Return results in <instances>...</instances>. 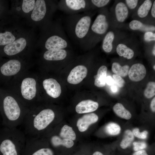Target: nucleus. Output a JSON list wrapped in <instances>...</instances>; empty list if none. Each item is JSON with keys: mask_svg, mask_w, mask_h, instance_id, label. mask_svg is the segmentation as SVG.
Segmentation results:
<instances>
[{"mask_svg": "<svg viewBox=\"0 0 155 155\" xmlns=\"http://www.w3.org/2000/svg\"><path fill=\"white\" fill-rule=\"evenodd\" d=\"M97 10L67 15L65 21L64 30L68 36L76 44L84 48L92 18Z\"/></svg>", "mask_w": 155, "mask_h": 155, "instance_id": "1", "label": "nucleus"}, {"mask_svg": "<svg viewBox=\"0 0 155 155\" xmlns=\"http://www.w3.org/2000/svg\"><path fill=\"white\" fill-rule=\"evenodd\" d=\"M55 117L54 111L50 108L40 110L35 108L28 111L23 123L26 135L30 137H39L41 132L53 122Z\"/></svg>", "mask_w": 155, "mask_h": 155, "instance_id": "2", "label": "nucleus"}, {"mask_svg": "<svg viewBox=\"0 0 155 155\" xmlns=\"http://www.w3.org/2000/svg\"><path fill=\"white\" fill-rule=\"evenodd\" d=\"M97 14L92 22L84 48L91 49L102 41L108 31L112 28L109 10L107 7L97 10Z\"/></svg>", "mask_w": 155, "mask_h": 155, "instance_id": "3", "label": "nucleus"}, {"mask_svg": "<svg viewBox=\"0 0 155 155\" xmlns=\"http://www.w3.org/2000/svg\"><path fill=\"white\" fill-rule=\"evenodd\" d=\"M27 137L17 127H4L0 131V152L2 155H18V150L25 148Z\"/></svg>", "mask_w": 155, "mask_h": 155, "instance_id": "4", "label": "nucleus"}, {"mask_svg": "<svg viewBox=\"0 0 155 155\" xmlns=\"http://www.w3.org/2000/svg\"><path fill=\"white\" fill-rule=\"evenodd\" d=\"M2 105V124L4 127H17L23 124L28 111L24 109L17 100L7 96L3 100Z\"/></svg>", "mask_w": 155, "mask_h": 155, "instance_id": "5", "label": "nucleus"}, {"mask_svg": "<svg viewBox=\"0 0 155 155\" xmlns=\"http://www.w3.org/2000/svg\"><path fill=\"white\" fill-rule=\"evenodd\" d=\"M46 36L44 42L45 48L47 50L66 49L71 44L67 36L61 22L55 24L53 32Z\"/></svg>", "mask_w": 155, "mask_h": 155, "instance_id": "6", "label": "nucleus"}, {"mask_svg": "<svg viewBox=\"0 0 155 155\" xmlns=\"http://www.w3.org/2000/svg\"><path fill=\"white\" fill-rule=\"evenodd\" d=\"M57 7L67 15L94 10L90 0H61L58 3Z\"/></svg>", "mask_w": 155, "mask_h": 155, "instance_id": "7", "label": "nucleus"}, {"mask_svg": "<svg viewBox=\"0 0 155 155\" xmlns=\"http://www.w3.org/2000/svg\"><path fill=\"white\" fill-rule=\"evenodd\" d=\"M140 45V41L135 36L129 34L119 41L115 50L120 57L130 60L133 58L135 50Z\"/></svg>", "mask_w": 155, "mask_h": 155, "instance_id": "8", "label": "nucleus"}, {"mask_svg": "<svg viewBox=\"0 0 155 155\" xmlns=\"http://www.w3.org/2000/svg\"><path fill=\"white\" fill-rule=\"evenodd\" d=\"M112 26L120 28L130 15L123 0H115L109 10Z\"/></svg>", "mask_w": 155, "mask_h": 155, "instance_id": "9", "label": "nucleus"}, {"mask_svg": "<svg viewBox=\"0 0 155 155\" xmlns=\"http://www.w3.org/2000/svg\"><path fill=\"white\" fill-rule=\"evenodd\" d=\"M129 34L118 28H112L106 33L102 40L101 48L106 53H110L115 50L118 42Z\"/></svg>", "mask_w": 155, "mask_h": 155, "instance_id": "10", "label": "nucleus"}, {"mask_svg": "<svg viewBox=\"0 0 155 155\" xmlns=\"http://www.w3.org/2000/svg\"><path fill=\"white\" fill-rule=\"evenodd\" d=\"M41 142L39 137H27L25 148L32 150L30 155H54L51 148L41 147Z\"/></svg>", "mask_w": 155, "mask_h": 155, "instance_id": "11", "label": "nucleus"}, {"mask_svg": "<svg viewBox=\"0 0 155 155\" xmlns=\"http://www.w3.org/2000/svg\"><path fill=\"white\" fill-rule=\"evenodd\" d=\"M36 83L32 78H27L22 81L21 85L22 96L26 100L32 101L35 97L36 93Z\"/></svg>", "mask_w": 155, "mask_h": 155, "instance_id": "12", "label": "nucleus"}, {"mask_svg": "<svg viewBox=\"0 0 155 155\" xmlns=\"http://www.w3.org/2000/svg\"><path fill=\"white\" fill-rule=\"evenodd\" d=\"M120 29L127 30L142 34L148 31L155 32V26L146 24L138 20L133 19L129 23L124 24Z\"/></svg>", "mask_w": 155, "mask_h": 155, "instance_id": "13", "label": "nucleus"}, {"mask_svg": "<svg viewBox=\"0 0 155 155\" xmlns=\"http://www.w3.org/2000/svg\"><path fill=\"white\" fill-rule=\"evenodd\" d=\"M154 0H142L135 11L131 14L133 19L145 22L150 11Z\"/></svg>", "mask_w": 155, "mask_h": 155, "instance_id": "14", "label": "nucleus"}, {"mask_svg": "<svg viewBox=\"0 0 155 155\" xmlns=\"http://www.w3.org/2000/svg\"><path fill=\"white\" fill-rule=\"evenodd\" d=\"M87 67L83 65H78L71 71L67 78V82L71 84H78L86 77L87 74Z\"/></svg>", "mask_w": 155, "mask_h": 155, "instance_id": "15", "label": "nucleus"}, {"mask_svg": "<svg viewBox=\"0 0 155 155\" xmlns=\"http://www.w3.org/2000/svg\"><path fill=\"white\" fill-rule=\"evenodd\" d=\"M47 12L48 6L46 1L37 0L31 14V18L34 21H41L45 18Z\"/></svg>", "mask_w": 155, "mask_h": 155, "instance_id": "16", "label": "nucleus"}, {"mask_svg": "<svg viewBox=\"0 0 155 155\" xmlns=\"http://www.w3.org/2000/svg\"><path fill=\"white\" fill-rule=\"evenodd\" d=\"M43 85L47 94L51 97L56 98L60 95L61 86L55 79L52 78L45 79L43 82Z\"/></svg>", "mask_w": 155, "mask_h": 155, "instance_id": "17", "label": "nucleus"}, {"mask_svg": "<svg viewBox=\"0 0 155 155\" xmlns=\"http://www.w3.org/2000/svg\"><path fill=\"white\" fill-rule=\"evenodd\" d=\"M25 38L20 37L13 42L5 46L3 50L7 55L12 56L17 54L22 51L26 45Z\"/></svg>", "mask_w": 155, "mask_h": 155, "instance_id": "18", "label": "nucleus"}, {"mask_svg": "<svg viewBox=\"0 0 155 155\" xmlns=\"http://www.w3.org/2000/svg\"><path fill=\"white\" fill-rule=\"evenodd\" d=\"M146 73L145 66L140 63L133 64L129 68L128 76L130 79L134 82L140 81L143 79Z\"/></svg>", "mask_w": 155, "mask_h": 155, "instance_id": "19", "label": "nucleus"}, {"mask_svg": "<svg viewBox=\"0 0 155 155\" xmlns=\"http://www.w3.org/2000/svg\"><path fill=\"white\" fill-rule=\"evenodd\" d=\"M21 67L20 62L17 60H10L1 67V73L4 75L9 76L15 75L20 71Z\"/></svg>", "mask_w": 155, "mask_h": 155, "instance_id": "20", "label": "nucleus"}, {"mask_svg": "<svg viewBox=\"0 0 155 155\" xmlns=\"http://www.w3.org/2000/svg\"><path fill=\"white\" fill-rule=\"evenodd\" d=\"M98 119V116L94 113L86 114L78 120L77 126L79 131L83 132L87 130L90 125L96 122Z\"/></svg>", "mask_w": 155, "mask_h": 155, "instance_id": "21", "label": "nucleus"}, {"mask_svg": "<svg viewBox=\"0 0 155 155\" xmlns=\"http://www.w3.org/2000/svg\"><path fill=\"white\" fill-rule=\"evenodd\" d=\"M67 55L68 52L66 49L52 50L46 51L43 57L47 61H59L66 59Z\"/></svg>", "mask_w": 155, "mask_h": 155, "instance_id": "22", "label": "nucleus"}, {"mask_svg": "<svg viewBox=\"0 0 155 155\" xmlns=\"http://www.w3.org/2000/svg\"><path fill=\"white\" fill-rule=\"evenodd\" d=\"M98 103L90 100L82 101L76 106L75 111L79 114L87 113L94 112L98 107Z\"/></svg>", "mask_w": 155, "mask_h": 155, "instance_id": "23", "label": "nucleus"}, {"mask_svg": "<svg viewBox=\"0 0 155 155\" xmlns=\"http://www.w3.org/2000/svg\"><path fill=\"white\" fill-rule=\"evenodd\" d=\"M49 142L52 146L56 147L62 145L67 148L72 147L74 144L71 140L61 138L60 137L55 135H53L50 137Z\"/></svg>", "mask_w": 155, "mask_h": 155, "instance_id": "24", "label": "nucleus"}, {"mask_svg": "<svg viewBox=\"0 0 155 155\" xmlns=\"http://www.w3.org/2000/svg\"><path fill=\"white\" fill-rule=\"evenodd\" d=\"M107 70V67L105 65H102L98 69L97 74L94 76V84L96 86L102 87L105 86Z\"/></svg>", "mask_w": 155, "mask_h": 155, "instance_id": "25", "label": "nucleus"}, {"mask_svg": "<svg viewBox=\"0 0 155 155\" xmlns=\"http://www.w3.org/2000/svg\"><path fill=\"white\" fill-rule=\"evenodd\" d=\"M130 68L129 66L127 64L121 66L118 62L115 61L112 65V70L115 74L121 77H125L128 73Z\"/></svg>", "mask_w": 155, "mask_h": 155, "instance_id": "26", "label": "nucleus"}, {"mask_svg": "<svg viewBox=\"0 0 155 155\" xmlns=\"http://www.w3.org/2000/svg\"><path fill=\"white\" fill-rule=\"evenodd\" d=\"M113 110L115 113L121 118L129 120L131 117V114L130 112L121 103L115 104L113 107Z\"/></svg>", "mask_w": 155, "mask_h": 155, "instance_id": "27", "label": "nucleus"}, {"mask_svg": "<svg viewBox=\"0 0 155 155\" xmlns=\"http://www.w3.org/2000/svg\"><path fill=\"white\" fill-rule=\"evenodd\" d=\"M59 134L60 137L62 138L73 141L75 140L76 138V134L72 128L66 125L61 128Z\"/></svg>", "mask_w": 155, "mask_h": 155, "instance_id": "28", "label": "nucleus"}, {"mask_svg": "<svg viewBox=\"0 0 155 155\" xmlns=\"http://www.w3.org/2000/svg\"><path fill=\"white\" fill-rule=\"evenodd\" d=\"M134 139L132 132L129 129L126 130L123 138L120 144V146L123 149H125L130 146Z\"/></svg>", "mask_w": 155, "mask_h": 155, "instance_id": "29", "label": "nucleus"}, {"mask_svg": "<svg viewBox=\"0 0 155 155\" xmlns=\"http://www.w3.org/2000/svg\"><path fill=\"white\" fill-rule=\"evenodd\" d=\"M16 38L10 32L0 33V45H7L14 42Z\"/></svg>", "mask_w": 155, "mask_h": 155, "instance_id": "30", "label": "nucleus"}, {"mask_svg": "<svg viewBox=\"0 0 155 155\" xmlns=\"http://www.w3.org/2000/svg\"><path fill=\"white\" fill-rule=\"evenodd\" d=\"M141 40L144 45H148L155 42V32L148 31L142 33Z\"/></svg>", "mask_w": 155, "mask_h": 155, "instance_id": "31", "label": "nucleus"}, {"mask_svg": "<svg viewBox=\"0 0 155 155\" xmlns=\"http://www.w3.org/2000/svg\"><path fill=\"white\" fill-rule=\"evenodd\" d=\"M105 129L108 134L111 135H116L120 133L121 128L118 124L112 122L106 125Z\"/></svg>", "mask_w": 155, "mask_h": 155, "instance_id": "32", "label": "nucleus"}, {"mask_svg": "<svg viewBox=\"0 0 155 155\" xmlns=\"http://www.w3.org/2000/svg\"><path fill=\"white\" fill-rule=\"evenodd\" d=\"M111 1L110 0H90L93 10L107 7Z\"/></svg>", "mask_w": 155, "mask_h": 155, "instance_id": "33", "label": "nucleus"}, {"mask_svg": "<svg viewBox=\"0 0 155 155\" xmlns=\"http://www.w3.org/2000/svg\"><path fill=\"white\" fill-rule=\"evenodd\" d=\"M155 95V82L150 81L148 83L144 92V96L147 98H150Z\"/></svg>", "mask_w": 155, "mask_h": 155, "instance_id": "34", "label": "nucleus"}, {"mask_svg": "<svg viewBox=\"0 0 155 155\" xmlns=\"http://www.w3.org/2000/svg\"><path fill=\"white\" fill-rule=\"evenodd\" d=\"M123 1L129 9L131 15L135 11L142 0H125Z\"/></svg>", "mask_w": 155, "mask_h": 155, "instance_id": "35", "label": "nucleus"}, {"mask_svg": "<svg viewBox=\"0 0 155 155\" xmlns=\"http://www.w3.org/2000/svg\"><path fill=\"white\" fill-rule=\"evenodd\" d=\"M35 4L34 0H23L22 1V9L23 11L25 13H28L32 10Z\"/></svg>", "mask_w": 155, "mask_h": 155, "instance_id": "36", "label": "nucleus"}, {"mask_svg": "<svg viewBox=\"0 0 155 155\" xmlns=\"http://www.w3.org/2000/svg\"><path fill=\"white\" fill-rule=\"evenodd\" d=\"M155 0H154L149 13L144 23L155 25Z\"/></svg>", "mask_w": 155, "mask_h": 155, "instance_id": "37", "label": "nucleus"}, {"mask_svg": "<svg viewBox=\"0 0 155 155\" xmlns=\"http://www.w3.org/2000/svg\"><path fill=\"white\" fill-rule=\"evenodd\" d=\"M132 132L134 135L137 138L140 139H144L146 138L148 134V132L146 131H144L143 132H140L139 129L138 128L134 129Z\"/></svg>", "mask_w": 155, "mask_h": 155, "instance_id": "38", "label": "nucleus"}, {"mask_svg": "<svg viewBox=\"0 0 155 155\" xmlns=\"http://www.w3.org/2000/svg\"><path fill=\"white\" fill-rule=\"evenodd\" d=\"M113 78L114 82L120 88L123 87L125 84V81L121 77L117 75L114 74Z\"/></svg>", "mask_w": 155, "mask_h": 155, "instance_id": "39", "label": "nucleus"}, {"mask_svg": "<svg viewBox=\"0 0 155 155\" xmlns=\"http://www.w3.org/2000/svg\"><path fill=\"white\" fill-rule=\"evenodd\" d=\"M133 144V149L136 151L143 150L147 147L146 144L144 142H134Z\"/></svg>", "mask_w": 155, "mask_h": 155, "instance_id": "40", "label": "nucleus"}, {"mask_svg": "<svg viewBox=\"0 0 155 155\" xmlns=\"http://www.w3.org/2000/svg\"><path fill=\"white\" fill-rule=\"evenodd\" d=\"M114 81L113 78L110 76H106V83L109 86H112L114 84Z\"/></svg>", "mask_w": 155, "mask_h": 155, "instance_id": "41", "label": "nucleus"}, {"mask_svg": "<svg viewBox=\"0 0 155 155\" xmlns=\"http://www.w3.org/2000/svg\"><path fill=\"white\" fill-rule=\"evenodd\" d=\"M132 155H149L146 151L144 150L136 151L133 153Z\"/></svg>", "mask_w": 155, "mask_h": 155, "instance_id": "42", "label": "nucleus"}, {"mask_svg": "<svg viewBox=\"0 0 155 155\" xmlns=\"http://www.w3.org/2000/svg\"><path fill=\"white\" fill-rule=\"evenodd\" d=\"M150 107L151 110L154 112L155 111V97L152 99L151 101Z\"/></svg>", "mask_w": 155, "mask_h": 155, "instance_id": "43", "label": "nucleus"}, {"mask_svg": "<svg viewBox=\"0 0 155 155\" xmlns=\"http://www.w3.org/2000/svg\"><path fill=\"white\" fill-rule=\"evenodd\" d=\"M111 89L113 92H116L117 90V87L116 86L113 85L111 87Z\"/></svg>", "mask_w": 155, "mask_h": 155, "instance_id": "44", "label": "nucleus"}, {"mask_svg": "<svg viewBox=\"0 0 155 155\" xmlns=\"http://www.w3.org/2000/svg\"><path fill=\"white\" fill-rule=\"evenodd\" d=\"M92 155H104L101 152L99 151H96L94 152Z\"/></svg>", "mask_w": 155, "mask_h": 155, "instance_id": "45", "label": "nucleus"}, {"mask_svg": "<svg viewBox=\"0 0 155 155\" xmlns=\"http://www.w3.org/2000/svg\"><path fill=\"white\" fill-rule=\"evenodd\" d=\"M155 65H154L153 66V68L154 69V70H155Z\"/></svg>", "mask_w": 155, "mask_h": 155, "instance_id": "46", "label": "nucleus"}]
</instances>
